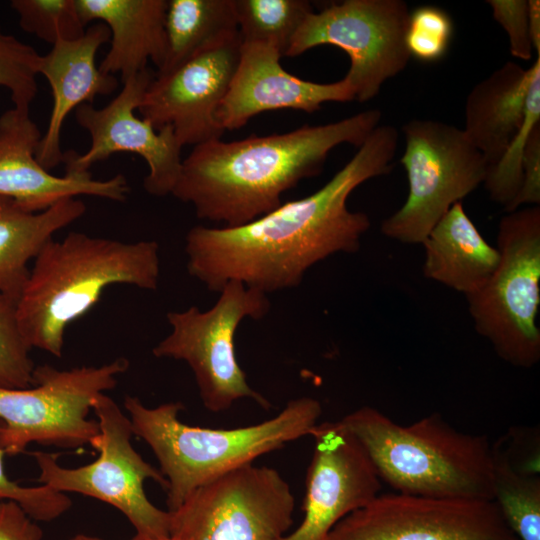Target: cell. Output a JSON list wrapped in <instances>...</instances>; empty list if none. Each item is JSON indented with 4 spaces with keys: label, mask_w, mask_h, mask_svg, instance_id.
Wrapping results in <instances>:
<instances>
[{
    "label": "cell",
    "mask_w": 540,
    "mask_h": 540,
    "mask_svg": "<svg viewBox=\"0 0 540 540\" xmlns=\"http://www.w3.org/2000/svg\"><path fill=\"white\" fill-rule=\"evenodd\" d=\"M398 130L378 125L355 155L325 185L301 199L238 227H192L185 237L189 275L219 292L239 281L266 295L298 287L317 263L359 251L371 222L349 210L350 194L364 182L389 173Z\"/></svg>",
    "instance_id": "6da1fadb"
},
{
    "label": "cell",
    "mask_w": 540,
    "mask_h": 540,
    "mask_svg": "<svg viewBox=\"0 0 540 540\" xmlns=\"http://www.w3.org/2000/svg\"><path fill=\"white\" fill-rule=\"evenodd\" d=\"M381 117L380 110L369 109L285 133L196 145L182 160L171 195L191 204L200 219L245 225L278 208L282 195L301 180L319 175L336 146L359 148Z\"/></svg>",
    "instance_id": "7a4b0ae2"
},
{
    "label": "cell",
    "mask_w": 540,
    "mask_h": 540,
    "mask_svg": "<svg viewBox=\"0 0 540 540\" xmlns=\"http://www.w3.org/2000/svg\"><path fill=\"white\" fill-rule=\"evenodd\" d=\"M156 241L122 242L70 232L51 239L33 260L17 300V321L31 348L61 358L67 327L100 300L106 288L126 284L156 290Z\"/></svg>",
    "instance_id": "3957f363"
},
{
    "label": "cell",
    "mask_w": 540,
    "mask_h": 540,
    "mask_svg": "<svg viewBox=\"0 0 540 540\" xmlns=\"http://www.w3.org/2000/svg\"><path fill=\"white\" fill-rule=\"evenodd\" d=\"M341 421L395 492L494 501L493 448L486 436L457 430L436 413L401 425L371 406Z\"/></svg>",
    "instance_id": "277c9868"
},
{
    "label": "cell",
    "mask_w": 540,
    "mask_h": 540,
    "mask_svg": "<svg viewBox=\"0 0 540 540\" xmlns=\"http://www.w3.org/2000/svg\"><path fill=\"white\" fill-rule=\"evenodd\" d=\"M124 408L133 435L144 440L167 481L168 511L175 510L199 486L238 466L311 434L322 406L309 396L291 399L274 417L249 426L212 429L179 420L181 402L147 407L127 395Z\"/></svg>",
    "instance_id": "5b68a950"
},
{
    "label": "cell",
    "mask_w": 540,
    "mask_h": 540,
    "mask_svg": "<svg viewBox=\"0 0 540 540\" xmlns=\"http://www.w3.org/2000/svg\"><path fill=\"white\" fill-rule=\"evenodd\" d=\"M499 263L488 281L465 296L476 332L508 364L540 360V206L507 212L497 233Z\"/></svg>",
    "instance_id": "8992f818"
},
{
    "label": "cell",
    "mask_w": 540,
    "mask_h": 540,
    "mask_svg": "<svg viewBox=\"0 0 540 540\" xmlns=\"http://www.w3.org/2000/svg\"><path fill=\"white\" fill-rule=\"evenodd\" d=\"M92 411L99 427L98 435L90 443L98 453L96 460L66 468L58 463V455L33 451L30 455L39 468L38 482L61 493H79L112 505L135 528L136 538L170 540L169 511L156 507L144 491L148 479L165 490L167 481L159 469L134 449L128 415L105 393L95 398Z\"/></svg>",
    "instance_id": "52a82bcc"
},
{
    "label": "cell",
    "mask_w": 540,
    "mask_h": 540,
    "mask_svg": "<svg viewBox=\"0 0 540 540\" xmlns=\"http://www.w3.org/2000/svg\"><path fill=\"white\" fill-rule=\"evenodd\" d=\"M269 310L268 295L230 281L210 309L201 311L191 306L169 312L166 317L171 331L152 353L157 358L187 363L209 411L227 410L242 398H250L267 410L271 403L249 385L238 363L234 337L243 320L262 319Z\"/></svg>",
    "instance_id": "ba28073f"
},
{
    "label": "cell",
    "mask_w": 540,
    "mask_h": 540,
    "mask_svg": "<svg viewBox=\"0 0 540 540\" xmlns=\"http://www.w3.org/2000/svg\"><path fill=\"white\" fill-rule=\"evenodd\" d=\"M400 159L408 182L404 204L384 219L386 237L421 244L440 218L483 184L489 163L464 130L452 124L413 119L402 127Z\"/></svg>",
    "instance_id": "9c48e42d"
},
{
    "label": "cell",
    "mask_w": 540,
    "mask_h": 540,
    "mask_svg": "<svg viewBox=\"0 0 540 540\" xmlns=\"http://www.w3.org/2000/svg\"><path fill=\"white\" fill-rule=\"evenodd\" d=\"M128 368L126 358L70 370L40 365L34 386L0 387V448L13 456L31 443L68 449L90 445L99 433L97 421L88 418L93 402L113 389Z\"/></svg>",
    "instance_id": "30bf717a"
},
{
    "label": "cell",
    "mask_w": 540,
    "mask_h": 540,
    "mask_svg": "<svg viewBox=\"0 0 540 540\" xmlns=\"http://www.w3.org/2000/svg\"><path fill=\"white\" fill-rule=\"evenodd\" d=\"M295 498L274 468L247 463L196 488L169 511L170 540H279Z\"/></svg>",
    "instance_id": "8fae6325"
},
{
    "label": "cell",
    "mask_w": 540,
    "mask_h": 540,
    "mask_svg": "<svg viewBox=\"0 0 540 540\" xmlns=\"http://www.w3.org/2000/svg\"><path fill=\"white\" fill-rule=\"evenodd\" d=\"M410 13L403 0H345L330 4L308 14L285 56L295 57L321 45L342 49L350 59L344 77L354 89L355 100L370 101L385 81L409 63L406 34Z\"/></svg>",
    "instance_id": "7c38bea8"
},
{
    "label": "cell",
    "mask_w": 540,
    "mask_h": 540,
    "mask_svg": "<svg viewBox=\"0 0 540 540\" xmlns=\"http://www.w3.org/2000/svg\"><path fill=\"white\" fill-rule=\"evenodd\" d=\"M327 540H518L495 501L378 494Z\"/></svg>",
    "instance_id": "4fadbf2b"
},
{
    "label": "cell",
    "mask_w": 540,
    "mask_h": 540,
    "mask_svg": "<svg viewBox=\"0 0 540 540\" xmlns=\"http://www.w3.org/2000/svg\"><path fill=\"white\" fill-rule=\"evenodd\" d=\"M153 78L147 68L125 80L122 90L106 106L96 108L85 103L75 109V119L89 133L91 144L83 154L64 153L66 172H89L95 163L114 153H134L149 168L143 182L145 190L156 197L172 193L182 166V145L171 127L156 130L134 113Z\"/></svg>",
    "instance_id": "5bb4252c"
},
{
    "label": "cell",
    "mask_w": 540,
    "mask_h": 540,
    "mask_svg": "<svg viewBox=\"0 0 540 540\" xmlns=\"http://www.w3.org/2000/svg\"><path fill=\"white\" fill-rule=\"evenodd\" d=\"M239 33L196 54L171 71L156 73L138 112L156 130L172 128L178 142L199 145L221 139L216 110L234 76Z\"/></svg>",
    "instance_id": "9a60e30c"
},
{
    "label": "cell",
    "mask_w": 540,
    "mask_h": 540,
    "mask_svg": "<svg viewBox=\"0 0 540 540\" xmlns=\"http://www.w3.org/2000/svg\"><path fill=\"white\" fill-rule=\"evenodd\" d=\"M310 436L314 451L306 476L304 517L279 540H327L338 522L380 494L382 481L369 456L341 420L318 423Z\"/></svg>",
    "instance_id": "2e32d148"
},
{
    "label": "cell",
    "mask_w": 540,
    "mask_h": 540,
    "mask_svg": "<svg viewBox=\"0 0 540 540\" xmlns=\"http://www.w3.org/2000/svg\"><path fill=\"white\" fill-rule=\"evenodd\" d=\"M29 110L14 107L0 116V196L32 213L81 195L126 200L130 188L122 174L97 180L90 171L59 177L46 170L36 158L42 135Z\"/></svg>",
    "instance_id": "e0dca14e"
},
{
    "label": "cell",
    "mask_w": 540,
    "mask_h": 540,
    "mask_svg": "<svg viewBox=\"0 0 540 540\" xmlns=\"http://www.w3.org/2000/svg\"><path fill=\"white\" fill-rule=\"evenodd\" d=\"M281 57L273 43H241L234 76L215 114L225 131L241 128L265 111L312 113L326 102L355 100L354 89L345 77L333 83L306 81L288 73Z\"/></svg>",
    "instance_id": "ac0fdd59"
},
{
    "label": "cell",
    "mask_w": 540,
    "mask_h": 540,
    "mask_svg": "<svg viewBox=\"0 0 540 540\" xmlns=\"http://www.w3.org/2000/svg\"><path fill=\"white\" fill-rule=\"evenodd\" d=\"M110 41V30L96 23L75 40H59L41 56L38 73L47 79L53 105L46 132L42 136L36 158L50 170L63 162L61 131L69 113L82 104H92L98 95H108L118 87L114 75L103 73L96 66L99 48Z\"/></svg>",
    "instance_id": "d6986e66"
},
{
    "label": "cell",
    "mask_w": 540,
    "mask_h": 540,
    "mask_svg": "<svg viewBox=\"0 0 540 540\" xmlns=\"http://www.w3.org/2000/svg\"><path fill=\"white\" fill-rule=\"evenodd\" d=\"M85 25L99 20L110 30V48L99 69L120 73L124 82L147 69L152 61L157 71L166 53L165 16L167 0H75Z\"/></svg>",
    "instance_id": "ffe728a7"
},
{
    "label": "cell",
    "mask_w": 540,
    "mask_h": 540,
    "mask_svg": "<svg viewBox=\"0 0 540 540\" xmlns=\"http://www.w3.org/2000/svg\"><path fill=\"white\" fill-rule=\"evenodd\" d=\"M532 72V65L525 69L507 61L466 98L463 130L489 165L500 159L523 123Z\"/></svg>",
    "instance_id": "44dd1931"
},
{
    "label": "cell",
    "mask_w": 540,
    "mask_h": 540,
    "mask_svg": "<svg viewBox=\"0 0 540 540\" xmlns=\"http://www.w3.org/2000/svg\"><path fill=\"white\" fill-rule=\"evenodd\" d=\"M421 244L423 275L465 296L488 281L500 259L497 248L483 238L462 202L440 218Z\"/></svg>",
    "instance_id": "7402d4cb"
},
{
    "label": "cell",
    "mask_w": 540,
    "mask_h": 540,
    "mask_svg": "<svg viewBox=\"0 0 540 540\" xmlns=\"http://www.w3.org/2000/svg\"><path fill=\"white\" fill-rule=\"evenodd\" d=\"M83 201L64 199L37 213L0 196V293L16 301L27 282L30 261L59 230L85 214Z\"/></svg>",
    "instance_id": "603a6c76"
},
{
    "label": "cell",
    "mask_w": 540,
    "mask_h": 540,
    "mask_svg": "<svg viewBox=\"0 0 540 540\" xmlns=\"http://www.w3.org/2000/svg\"><path fill=\"white\" fill-rule=\"evenodd\" d=\"M492 448L495 503L518 540H540L539 447L502 438Z\"/></svg>",
    "instance_id": "cb8c5ba5"
},
{
    "label": "cell",
    "mask_w": 540,
    "mask_h": 540,
    "mask_svg": "<svg viewBox=\"0 0 540 540\" xmlns=\"http://www.w3.org/2000/svg\"><path fill=\"white\" fill-rule=\"evenodd\" d=\"M165 34V59L157 73L238 34L234 0H168Z\"/></svg>",
    "instance_id": "d4e9b609"
},
{
    "label": "cell",
    "mask_w": 540,
    "mask_h": 540,
    "mask_svg": "<svg viewBox=\"0 0 540 540\" xmlns=\"http://www.w3.org/2000/svg\"><path fill=\"white\" fill-rule=\"evenodd\" d=\"M234 8L241 43H273L282 57L313 11L307 0H234Z\"/></svg>",
    "instance_id": "484cf974"
},
{
    "label": "cell",
    "mask_w": 540,
    "mask_h": 540,
    "mask_svg": "<svg viewBox=\"0 0 540 540\" xmlns=\"http://www.w3.org/2000/svg\"><path fill=\"white\" fill-rule=\"evenodd\" d=\"M532 68L523 123L500 159L489 165L483 183L489 198L504 208L520 189L524 146L531 130L540 124V57L536 58Z\"/></svg>",
    "instance_id": "4316f807"
},
{
    "label": "cell",
    "mask_w": 540,
    "mask_h": 540,
    "mask_svg": "<svg viewBox=\"0 0 540 540\" xmlns=\"http://www.w3.org/2000/svg\"><path fill=\"white\" fill-rule=\"evenodd\" d=\"M10 5L25 32L52 45L85 33L75 0H12Z\"/></svg>",
    "instance_id": "83f0119b"
},
{
    "label": "cell",
    "mask_w": 540,
    "mask_h": 540,
    "mask_svg": "<svg viewBox=\"0 0 540 540\" xmlns=\"http://www.w3.org/2000/svg\"><path fill=\"white\" fill-rule=\"evenodd\" d=\"M17 301L0 293V387L25 389L34 386L35 365L31 347L17 321Z\"/></svg>",
    "instance_id": "f1b7e54d"
},
{
    "label": "cell",
    "mask_w": 540,
    "mask_h": 540,
    "mask_svg": "<svg viewBox=\"0 0 540 540\" xmlns=\"http://www.w3.org/2000/svg\"><path fill=\"white\" fill-rule=\"evenodd\" d=\"M41 55L0 27V86L11 95L14 107L30 109L38 92Z\"/></svg>",
    "instance_id": "f546056e"
},
{
    "label": "cell",
    "mask_w": 540,
    "mask_h": 540,
    "mask_svg": "<svg viewBox=\"0 0 540 540\" xmlns=\"http://www.w3.org/2000/svg\"><path fill=\"white\" fill-rule=\"evenodd\" d=\"M453 35V21L443 9L424 5L410 13L406 44L411 56L424 62L442 59Z\"/></svg>",
    "instance_id": "4dcf8cb0"
},
{
    "label": "cell",
    "mask_w": 540,
    "mask_h": 540,
    "mask_svg": "<svg viewBox=\"0 0 540 540\" xmlns=\"http://www.w3.org/2000/svg\"><path fill=\"white\" fill-rule=\"evenodd\" d=\"M5 456L0 448V500L16 502L34 521H53L70 509L72 501L65 493L45 485L25 487L10 479L4 467Z\"/></svg>",
    "instance_id": "1f68e13d"
},
{
    "label": "cell",
    "mask_w": 540,
    "mask_h": 540,
    "mask_svg": "<svg viewBox=\"0 0 540 540\" xmlns=\"http://www.w3.org/2000/svg\"><path fill=\"white\" fill-rule=\"evenodd\" d=\"M492 15L505 30L513 57L524 61L532 58L533 47L528 24L527 0H488Z\"/></svg>",
    "instance_id": "d6a6232c"
},
{
    "label": "cell",
    "mask_w": 540,
    "mask_h": 540,
    "mask_svg": "<svg viewBox=\"0 0 540 540\" xmlns=\"http://www.w3.org/2000/svg\"><path fill=\"white\" fill-rule=\"evenodd\" d=\"M522 181L513 201L504 208L512 212L524 204H540V124L535 126L526 141L522 154Z\"/></svg>",
    "instance_id": "836d02e7"
},
{
    "label": "cell",
    "mask_w": 540,
    "mask_h": 540,
    "mask_svg": "<svg viewBox=\"0 0 540 540\" xmlns=\"http://www.w3.org/2000/svg\"><path fill=\"white\" fill-rule=\"evenodd\" d=\"M43 532L16 503L0 500V540H42Z\"/></svg>",
    "instance_id": "e575fe53"
},
{
    "label": "cell",
    "mask_w": 540,
    "mask_h": 540,
    "mask_svg": "<svg viewBox=\"0 0 540 540\" xmlns=\"http://www.w3.org/2000/svg\"><path fill=\"white\" fill-rule=\"evenodd\" d=\"M528 24L533 49L540 57V1L528 0Z\"/></svg>",
    "instance_id": "d590c367"
},
{
    "label": "cell",
    "mask_w": 540,
    "mask_h": 540,
    "mask_svg": "<svg viewBox=\"0 0 540 540\" xmlns=\"http://www.w3.org/2000/svg\"><path fill=\"white\" fill-rule=\"evenodd\" d=\"M69 540H105V539H102V538H99V537H96V536L86 535V534H77V535L73 536ZM131 540H143V539H139V538L134 537Z\"/></svg>",
    "instance_id": "8d00e7d4"
}]
</instances>
